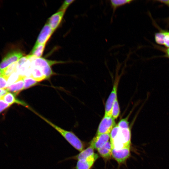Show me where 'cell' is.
Returning a JSON list of instances; mask_svg holds the SVG:
<instances>
[{"mask_svg":"<svg viewBox=\"0 0 169 169\" xmlns=\"http://www.w3.org/2000/svg\"><path fill=\"white\" fill-rule=\"evenodd\" d=\"M29 109L55 129L74 148L80 152L84 150V146L83 143L73 132L62 128L35 111L30 107Z\"/></svg>","mask_w":169,"mask_h":169,"instance_id":"obj_1","label":"cell"},{"mask_svg":"<svg viewBox=\"0 0 169 169\" xmlns=\"http://www.w3.org/2000/svg\"><path fill=\"white\" fill-rule=\"evenodd\" d=\"M131 135L129 127L123 129L119 128L117 134L114 140L112 149L115 148L120 149L125 147H130Z\"/></svg>","mask_w":169,"mask_h":169,"instance_id":"obj_2","label":"cell"},{"mask_svg":"<svg viewBox=\"0 0 169 169\" xmlns=\"http://www.w3.org/2000/svg\"><path fill=\"white\" fill-rule=\"evenodd\" d=\"M116 125L115 119L111 116L104 115L99 124L96 135L110 134Z\"/></svg>","mask_w":169,"mask_h":169,"instance_id":"obj_3","label":"cell"},{"mask_svg":"<svg viewBox=\"0 0 169 169\" xmlns=\"http://www.w3.org/2000/svg\"><path fill=\"white\" fill-rule=\"evenodd\" d=\"M119 78L117 77L115 78L112 90L106 102L104 115L111 116L112 106L117 98V90Z\"/></svg>","mask_w":169,"mask_h":169,"instance_id":"obj_4","label":"cell"},{"mask_svg":"<svg viewBox=\"0 0 169 169\" xmlns=\"http://www.w3.org/2000/svg\"><path fill=\"white\" fill-rule=\"evenodd\" d=\"M23 57V54L18 51L9 52L2 59L0 63V69L3 70L12 64L18 62Z\"/></svg>","mask_w":169,"mask_h":169,"instance_id":"obj_5","label":"cell"},{"mask_svg":"<svg viewBox=\"0 0 169 169\" xmlns=\"http://www.w3.org/2000/svg\"><path fill=\"white\" fill-rule=\"evenodd\" d=\"M130 155V147H125L120 149H112L111 155L119 163L124 162Z\"/></svg>","mask_w":169,"mask_h":169,"instance_id":"obj_6","label":"cell"},{"mask_svg":"<svg viewBox=\"0 0 169 169\" xmlns=\"http://www.w3.org/2000/svg\"><path fill=\"white\" fill-rule=\"evenodd\" d=\"M54 32L48 23H46L41 31L35 44H46Z\"/></svg>","mask_w":169,"mask_h":169,"instance_id":"obj_7","label":"cell"},{"mask_svg":"<svg viewBox=\"0 0 169 169\" xmlns=\"http://www.w3.org/2000/svg\"><path fill=\"white\" fill-rule=\"evenodd\" d=\"M29 58L31 61V67H37L40 69L49 66H51L54 64L62 62V61L49 60L41 57H30Z\"/></svg>","mask_w":169,"mask_h":169,"instance_id":"obj_8","label":"cell"},{"mask_svg":"<svg viewBox=\"0 0 169 169\" xmlns=\"http://www.w3.org/2000/svg\"><path fill=\"white\" fill-rule=\"evenodd\" d=\"M110 138V134H103L96 135L91 141L90 145L94 149L98 150L103 146Z\"/></svg>","mask_w":169,"mask_h":169,"instance_id":"obj_9","label":"cell"},{"mask_svg":"<svg viewBox=\"0 0 169 169\" xmlns=\"http://www.w3.org/2000/svg\"><path fill=\"white\" fill-rule=\"evenodd\" d=\"M98 157L97 154L95 153L85 159L78 160L75 168L76 169H90Z\"/></svg>","mask_w":169,"mask_h":169,"instance_id":"obj_10","label":"cell"},{"mask_svg":"<svg viewBox=\"0 0 169 169\" xmlns=\"http://www.w3.org/2000/svg\"><path fill=\"white\" fill-rule=\"evenodd\" d=\"M65 12L63 11H58L49 18L47 23L54 31L60 24Z\"/></svg>","mask_w":169,"mask_h":169,"instance_id":"obj_11","label":"cell"},{"mask_svg":"<svg viewBox=\"0 0 169 169\" xmlns=\"http://www.w3.org/2000/svg\"><path fill=\"white\" fill-rule=\"evenodd\" d=\"M94 148L91 145L89 146L85 149L84 150L80 152L78 154L71 157L66 158L65 160H68L70 159H74L79 160L81 159H84L94 155Z\"/></svg>","mask_w":169,"mask_h":169,"instance_id":"obj_12","label":"cell"},{"mask_svg":"<svg viewBox=\"0 0 169 169\" xmlns=\"http://www.w3.org/2000/svg\"><path fill=\"white\" fill-rule=\"evenodd\" d=\"M23 79H22L10 85L5 89L8 92L12 93L15 95H18L22 90H24Z\"/></svg>","mask_w":169,"mask_h":169,"instance_id":"obj_13","label":"cell"},{"mask_svg":"<svg viewBox=\"0 0 169 169\" xmlns=\"http://www.w3.org/2000/svg\"><path fill=\"white\" fill-rule=\"evenodd\" d=\"M6 103L12 105L13 104L15 103L21 105L26 108H28L29 106L25 103L20 100L16 98L15 95L9 92H8L4 96L1 98Z\"/></svg>","mask_w":169,"mask_h":169,"instance_id":"obj_14","label":"cell"},{"mask_svg":"<svg viewBox=\"0 0 169 169\" xmlns=\"http://www.w3.org/2000/svg\"><path fill=\"white\" fill-rule=\"evenodd\" d=\"M46 44H35L30 54L27 55L30 57L40 58L42 56Z\"/></svg>","mask_w":169,"mask_h":169,"instance_id":"obj_15","label":"cell"},{"mask_svg":"<svg viewBox=\"0 0 169 169\" xmlns=\"http://www.w3.org/2000/svg\"><path fill=\"white\" fill-rule=\"evenodd\" d=\"M112 147L110 142L108 141L103 146L97 150L100 155L103 158L109 159L111 155Z\"/></svg>","mask_w":169,"mask_h":169,"instance_id":"obj_16","label":"cell"},{"mask_svg":"<svg viewBox=\"0 0 169 169\" xmlns=\"http://www.w3.org/2000/svg\"><path fill=\"white\" fill-rule=\"evenodd\" d=\"M31 67V74L30 77L38 82L46 79L40 68L35 67Z\"/></svg>","mask_w":169,"mask_h":169,"instance_id":"obj_17","label":"cell"},{"mask_svg":"<svg viewBox=\"0 0 169 169\" xmlns=\"http://www.w3.org/2000/svg\"><path fill=\"white\" fill-rule=\"evenodd\" d=\"M133 0H111L110 1V3L114 13L116 9L121 6L129 4Z\"/></svg>","mask_w":169,"mask_h":169,"instance_id":"obj_18","label":"cell"},{"mask_svg":"<svg viewBox=\"0 0 169 169\" xmlns=\"http://www.w3.org/2000/svg\"><path fill=\"white\" fill-rule=\"evenodd\" d=\"M24 78L20 76L17 72H15L11 74L8 77L7 80L8 86Z\"/></svg>","mask_w":169,"mask_h":169,"instance_id":"obj_19","label":"cell"},{"mask_svg":"<svg viewBox=\"0 0 169 169\" xmlns=\"http://www.w3.org/2000/svg\"><path fill=\"white\" fill-rule=\"evenodd\" d=\"M120 113V108L117 98L115 101L112 107L111 116L115 119H117Z\"/></svg>","mask_w":169,"mask_h":169,"instance_id":"obj_20","label":"cell"},{"mask_svg":"<svg viewBox=\"0 0 169 169\" xmlns=\"http://www.w3.org/2000/svg\"><path fill=\"white\" fill-rule=\"evenodd\" d=\"M24 86V90L27 89L34 86L38 83L31 77H25L23 79Z\"/></svg>","mask_w":169,"mask_h":169,"instance_id":"obj_21","label":"cell"},{"mask_svg":"<svg viewBox=\"0 0 169 169\" xmlns=\"http://www.w3.org/2000/svg\"><path fill=\"white\" fill-rule=\"evenodd\" d=\"M119 130V127L117 124L115 125L112 129L110 133V142L112 148L113 145V142L114 139L116 137Z\"/></svg>","mask_w":169,"mask_h":169,"instance_id":"obj_22","label":"cell"},{"mask_svg":"<svg viewBox=\"0 0 169 169\" xmlns=\"http://www.w3.org/2000/svg\"><path fill=\"white\" fill-rule=\"evenodd\" d=\"M40 69L44 75L46 77V79H49L54 74L51 66H47Z\"/></svg>","mask_w":169,"mask_h":169,"instance_id":"obj_23","label":"cell"},{"mask_svg":"<svg viewBox=\"0 0 169 169\" xmlns=\"http://www.w3.org/2000/svg\"><path fill=\"white\" fill-rule=\"evenodd\" d=\"M165 36V32L156 33L155 35L156 42L159 44L164 45V38Z\"/></svg>","mask_w":169,"mask_h":169,"instance_id":"obj_24","label":"cell"},{"mask_svg":"<svg viewBox=\"0 0 169 169\" xmlns=\"http://www.w3.org/2000/svg\"><path fill=\"white\" fill-rule=\"evenodd\" d=\"M117 124L119 128L120 129L129 128L128 118L126 117L121 119Z\"/></svg>","mask_w":169,"mask_h":169,"instance_id":"obj_25","label":"cell"},{"mask_svg":"<svg viewBox=\"0 0 169 169\" xmlns=\"http://www.w3.org/2000/svg\"><path fill=\"white\" fill-rule=\"evenodd\" d=\"M8 78L4 75L0 76V89H5L8 86Z\"/></svg>","mask_w":169,"mask_h":169,"instance_id":"obj_26","label":"cell"},{"mask_svg":"<svg viewBox=\"0 0 169 169\" xmlns=\"http://www.w3.org/2000/svg\"><path fill=\"white\" fill-rule=\"evenodd\" d=\"M74 1V0H66L64 1L59 9V11H65L67 8Z\"/></svg>","mask_w":169,"mask_h":169,"instance_id":"obj_27","label":"cell"},{"mask_svg":"<svg viewBox=\"0 0 169 169\" xmlns=\"http://www.w3.org/2000/svg\"><path fill=\"white\" fill-rule=\"evenodd\" d=\"M11 105H10L5 102L3 100L0 99V113Z\"/></svg>","mask_w":169,"mask_h":169,"instance_id":"obj_28","label":"cell"},{"mask_svg":"<svg viewBox=\"0 0 169 169\" xmlns=\"http://www.w3.org/2000/svg\"><path fill=\"white\" fill-rule=\"evenodd\" d=\"M165 36L164 38V45L169 47V33L165 32Z\"/></svg>","mask_w":169,"mask_h":169,"instance_id":"obj_29","label":"cell"},{"mask_svg":"<svg viewBox=\"0 0 169 169\" xmlns=\"http://www.w3.org/2000/svg\"><path fill=\"white\" fill-rule=\"evenodd\" d=\"M159 1L162 3H163L169 6V0H160Z\"/></svg>","mask_w":169,"mask_h":169,"instance_id":"obj_30","label":"cell"},{"mask_svg":"<svg viewBox=\"0 0 169 169\" xmlns=\"http://www.w3.org/2000/svg\"><path fill=\"white\" fill-rule=\"evenodd\" d=\"M3 75V72L2 70L0 69V76Z\"/></svg>","mask_w":169,"mask_h":169,"instance_id":"obj_31","label":"cell"},{"mask_svg":"<svg viewBox=\"0 0 169 169\" xmlns=\"http://www.w3.org/2000/svg\"><path fill=\"white\" fill-rule=\"evenodd\" d=\"M167 53H169V48L167 49Z\"/></svg>","mask_w":169,"mask_h":169,"instance_id":"obj_32","label":"cell"},{"mask_svg":"<svg viewBox=\"0 0 169 169\" xmlns=\"http://www.w3.org/2000/svg\"><path fill=\"white\" fill-rule=\"evenodd\" d=\"M168 56H169V53H167Z\"/></svg>","mask_w":169,"mask_h":169,"instance_id":"obj_33","label":"cell"}]
</instances>
